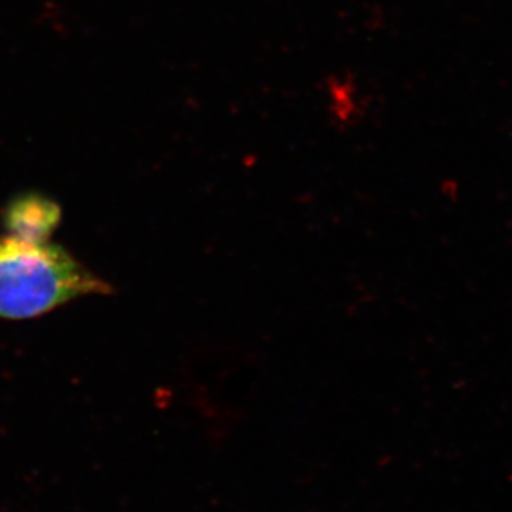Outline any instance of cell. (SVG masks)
I'll return each mask as SVG.
<instances>
[{"label":"cell","instance_id":"6da1fadb","mask_svg":"<svg viewBox=\"0 0 512 512\" xmlns=\"http://www.w3.org/2000/svg\"><path fill=\"white\" fill-rule=\"evenodd\" d=\"M111 292L59 245L0 237V318H37L73 299Z\"/></svg>","mask_w":512,"mask_h":512},{"label":"cell","instance_id":"7a4b0ae2","mask_svg":"<svg viewBox=\"0 0 512 512\" xmlns=\"http://www.w3.org/2000/svg\"><path fill=\"white\" fill-rule=\"evenodd\" d=\"M3 217L12 237L29 242H49L62 212L59 205L45 195L23 194L10 202Z\"/></svg>","mask_w":512,"mask_h":512}]
</instances>
